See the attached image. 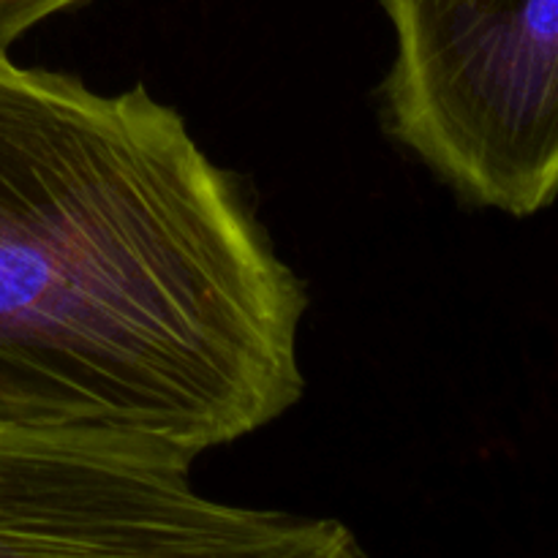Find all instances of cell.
<instances>
[{
	"label": "cell",
	"instance_id": "6da1fadb",
	"mask_svg": "<svg viewBox=\"0 0 558 558\" xmlns=\"http://www.w3.org/2000/svg\"><path fill=\"white\" fill-rule=\"evenodd\" d=\"M305 314L172 104L0 47V434L196 463L303 401Z\"/></svg>",
	"mask_w": 558,
	"mask_h": 558
},
{
	"label": "cell",
	"instance_id": "7a4b0ae2",
	"mask_svg": "<svg viewBox=\"0 0 558 558\" xmlns=\"http://www.w3.org/2000/svg\"><path fill=\"white\" fill-rule=\"evenodd\" d=\"M396 54L387 134L466 205L537 216L558 199V0H381Z\"/></svg>",
	"mask_w": 558,
	"mask_h": 558
},
{
	"label": "cell",
	"instance_id": "3957f363",
	"mask_svg": "<svg viewBox=\"0 0 558 558\" xmlns=\"http://www.w3.org/2000/svg\"><path fill=\"white\" fill-rule=\"evenodd\" d=\"M194 463L0 434V558H371L338 518L213 499Z\"/></svg>",
	"mask_w": 558,
	"mask_h": 558
},
{
	"label": "cell",
	"instance_id": "277c9868",
	"mask_svg": "<svg viewBox=\"0 0 558 558\" xmlns=\"http://www.w3.org/2000/svg\"><path fill=\"white\" fill-rule=\"evenodd\" d=\"M76 3L85 0H0V47L9 49L27 31Z\"/></svg>",
	"mask_w": 558,
	"mask_h": 558
}]
</instances>
